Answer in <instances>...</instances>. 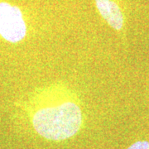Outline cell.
<instances>
[{
    "mask_svg": "<svg viewBox=\"0 0 149 149\" xmlns=\"http://www.w3.org/2000/svg\"><path fill=\"white\" fill-rule=\"evenodd\" d=\"M27 34V26L21 10L6 3H0V36L7 42H21Z\"/></svg>",
    "mask_w": 149,
    "mask_h": 149,
    "instance_id": "7a4b0ae2",
    "label": "cell"
},
{
    "mask_svg": "<svg viewBox=\"0 0 149 149\" xmlns=\"http://www.w3.org/2000/svg\"><path fill=\"white\" fill-rule=\"evenodd\" d=\"M100 13L115 30H120L123 25V16L119 7L113 0H95Z\"/></svg>",
    "mask_w": 149,
    "mask_h": 149,
    "instance_id": "3957f363",
    "label": "cell"
},
{
    "mask_svg": "<svg viewBox=\"0 0 149 149\" xmlns=\"http://www.w3.org/2000/svg\"><path fill=\"white\" fill-rule=\"evenodd\" d=\"M128 149H149V142L139 141L132 144Z\"/></svg>",
    "mask_w": 149,
    "mask_h": 149,
    "instance_id": "277c9868",
    "label": "cell"
},
{
    "mask_svg": "<svg viewBox=\"0 0 149 149\" xmlns=\"http://www.w3.org/2000/svg\"><path fill=\"white\" fill-rule=\"evenodd\" d=\"M81 123L80 109L72 102L42 108L32 117L37 133L53 141H62L74 136L79 131Z\"/></svg>",
    "mask_w": 149,
    "mask_h": 149,
    "instance_id": "6da1fadb",
    "label": "cell"
}]
</instances>
